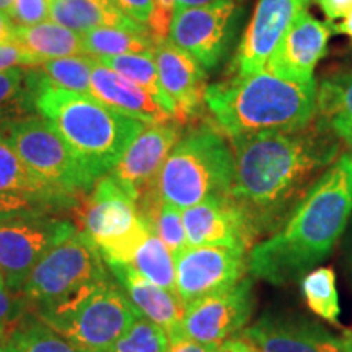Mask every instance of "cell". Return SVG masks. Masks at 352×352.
<instances>
[{
	"instance_id": "20",
	"label": "cell",
	"mask_w": 352,
	"mask_h": 352,
	"mask_svg": "<svg viewBox=\"0 0 352 352\" xmlns=\"http://www.w3.org/2000/svg\"><path fill=\"white\" fill-rule=\"evenodd\" d=\"M90 95L114 111L132 120L142 121L144 124L173 121L144 88L100 63L95 64L91 72Z\"/></svg>"
},
{
	"instance_id": "15",
	"label": "cell",
	"mask_w": 352,
	"mask_h": 352,
	"mask_svg": "<svg viewBox=\"0 0 352 352\" xmlns=\"http://www.w3.org/2000/svg\"><path fill=\"white\" fill-rule=\"evenodd\" d=\"M179 139V122L147 124L108 175H111L131 196L139 199L157 186L162 166Z\"/></svg>"
},
{
	"instance_id": "43",
	"label": "cell",
	"mask_w": 352,
	"mask_h": 352,
	"mask_svg": "<svg viewBox=\"0 0 352 352\" xmlns=\"http://www.w3.org/2000/svg\"><path fill=\"white\" fill-rule=\"evenodd\" d=\"M15 28L10 16L7 13L0 12V44H10L15 41Z\"/></svg>"
},
{
	"instance_id": "45",
	"label": "cell",
	"mask_w": 352,
	"mask_h": 352,
	"mask_svg": "<svg viewBox=\"0 0 352 352\" xmlns=\"http://www.w3.org/2000/svg\"><path fill=\"white\" fill-rule=\"evenodd\" d=\"M329 127H331L334 134L338 135V139H341L342 142H344L346 148H347L346 153L351 157V160H352V127L342 126V124H331Z\"/></svg>"
},
{
	"instance_id": "31",
	"label": "cell",
	"mask_w": 352,
	"mask_h": 352,
	"mask_svg": "<svg viewBox=\"0 0 352 352\" xmlns=\"http://www.w3.org/2000/svg\"><path fill=\"white\" fill-rule=\"evenodd\" d=\"M95 64V57L80 54L44 60L38 67L39 72L57 87L74 94L90 95V78Z\"/></svg>"
},
{
	"instance_id": "6",
	"label": "cell",
	"mask_w": 352,
	"mask_h": 352,
	"mask_svg": "<svg viewBox=\"0 0 352 352\" xmlns=\"http://www.w3.org/2000/svg\"><path fill=\"white\" fill-rule=\"evenodd\" d=\"M142 316L122 287L108 279L74 290L38 318L80 352H104Z\"/></svg>"
},
{
	"instance_id": "27",
	"label": "cell",
	"mask_w": 352,
	"mask_h": 352,
	"mask_svg": "<svg viewBox=\"0 0 352 352\" xmlns=\"http://www.w3.org/2000/svg\"><path fill=\"white\" fill-rule=\"evenodd\" d=\"M127 266L151 283L176 294L175 256L155 233H151L145 239Z\"/></svg>"
},
{
	"instance_id": "28",
	"label": "cell",
	"mask_w": 352,
	"mask_h": 352,
	"mask_svg": "<svg viewBox=\"0 0 352 352\" xmlns=\"http://www.w3.org/2000/svg\"><path fill=\"white\" fill-rule=\"evenodd\" d=\"M316 118L352 127V70L323 78L316 88Z\"/></svg>"
},
{
	"instance_id": "4",
	"label": "cell",
	"mask_w": 352,
	"mask_h": 352,
	"mask_svg": "<svg viewBox=\"0 0 352 352\" xmlns=\"http://www.w3.org/2000/svg\"><path fill=\"white\" fill-rule=\"evenodd\" d=\"M33 108L101 178L116 166L147 124L108 108L91 95L74 94L30 70Z\"/></svg>"
},
{
	"instance_id": "50",
	"label": "cell",
	"mask_w": 352,
	"mask_h": 352,
	"mask_svg": "<svg viewBox=\"0 0 352 352\" xmlns=\"http://www.w3.org/2000/svg\"><path fill=\"white\" fill-rule=\"evenodd\" d=\"M0 287H2V289H7L6 277H3V272H2V270H0Z\"/></svg>"
},
{
	"instance_id": "24",
	"label": "cell",
	"mask_w": 352,
	"mask_h": 352,
	"mask_svg": "<svg viewBox=\"0 0 352 352\" xmlns=\"http://www.w3.org/2000/svg\"><path fill=\"white\" fill-rule=\"evenodd\" d=\"M13 43L19 44L41 63L59 57L85 54L82 34L56 21H43L33 26H16Z\"/></svg>"
},
{
	"instance_id": "2",
	"label": "cell",
	"mask_w": 352,
	"mask_h": 352,
	"mask_svg": "<svg viewBox=\"0 0 352 352\" xmlns=\"http://www.w3.org/2000/svg\"><path fill=\"white\" fill-rule=\"evenodd\" d=\"M352 215V160L342 153L307 191L287 220L248 253V271L270 284L302 279L327 259Z\"/></svg>"
},
{
	"instance_id": "14",
	"label": "cell",
	"mask_w": 352,
	"mask_h": 352,
	"mask_svg": "<svg viewBox=\"0 0 352 352\" xmlns=\"http://www.w3.org/2000/svg\"><path fill=\"white\" fill-rule=\"evenodd\" d=\"M256 352H352V331L340 336L315 321L266 314L245 329Z\"/></svg>"
},
{
	"instance_id": "1",
	"label": "cell",
	"mask_w": 352,
	"mask_h": 352,
	"mask_svg": "<svg viewBox=\"0 0 352 352\" xmlns=\"http://www.w3.org/2000/svg\"><path fill=\"white\" fill-rule=\"evenodd\" d=\"M230 147L233 179L228 197L256 240L280 228L341 152L338 135L318 118L297 131L233 138Z\"/></svg>"
},
{
	"instance_id": "25",
	"label": "cell",
	"mask_w": 352,
	"mask_h": 352,
	"mask_svg": "<svg viewBox=\"0 0 352 352\" xmlns=\"http://www.w3.org/2000/svg\"><path fill=\"white\" fill-rule=\"evenodd\" d=\"M95 60L144 88L147 94L153 96V100L160 104V108L168 114L171 120H176V108L162 87L155 60H153V51L140 52V54L100 56L95 57Z\"/></svg>"
},
{
	"instance_id": "16",
	"label": "cell",
	"mask_w": 352,
	"mask_h": 352,
	"mask_svg": "<svg viewBox=\"0 0 352 352\" xmlns=\"http://www.w3.org/2000/svg\"><path fill=\"white\" fill-rule=\"evenodd\" d=\"M311 2L314 0H258L236 50V76L264 70L277 43Z\"/></svg>"
},
{
	"instance_id": "36",
	"label": "cell",
	"mask_w": 352,
	"mask_h": 352,
	"mask_svg": "<svg viewBox=\"0 0 352 352\" xmlns=\"http://www.w3.org/2000/svg\"><path fill=\"white\" fill-rule=\"evenodd\" d=\"M16 26H33L51 16V0H15L8 13Z\"/></svg>"
},
{
	"instance_id": "22",
	"label": "cell",
	"mask_w": 352,
	"mask_h": 352,
	"mask_svg": "<svg viewBox=\"0 0 352 352\" xmlns=\"http://www.w3.org/2000/svg\"><path fill=\"white\" fill-rule=\"evenodd\" d=\"M51 19L78 34L96 28L151 32L126 16L113 0H51Z\"/></svg>"
},
{
	"instance_id": "23",
	"label": "cell",
	"mask_w": 352,
	"mask_h": 352,
	"mask_svg": "<svg viewBox=\"0 0 352 352\" xmlns=\"http://www.w3.org/2000/svg\"><path fill=\"white\" fill-rule=\"evenodd\" d=\"M0 195L32 197L46 202L52 208H67L76 204V197L56 191L34 175L3 139H0Z\"/></svg>"
},
{
	"instance_id": "3",
	"label": "cell",
	"mask_w": 352,
	"mask_h": 352,
	"mask_svg": "<svg viewBox=\"0 0 352 352\" xmlns=\"http://www.w3.org/2000/svg\"><path fill=\"white\" fill-rule=\"evenodd\" d=\"M316 80L300 83L267 70L208 85L204 104L228 139L297 131L316 118Z\"/></svg>"
},
{
	"instance_id": "34",
	"label": "cell",
	"mask_w": 352,
	"mask_h": 352,
	"mask_svg": "<svg viewBox=\"0 0 352 352\" xmlns=\"http://www.w3.org/2000/svg\"><path fill=\"white\" fill-rule=\"evenodd\" d=\"M26 103L33 104L30 70L12 67L0 72V116L16 109H26Z\"/></svg>"
},
{
	"instance_id": "41",
	"label": "cell",
	"mask_w": 352,
	"mask_h": 352,
	"mask_svg": "<svg viewBox=\"0 0 352 352\" xmlns=\"http://www.w3.org/2000/svg\"><path fill=\"white\" fill-rule=\"evenodd\" d=\"M222 342H204L189 340V338H176L170 341L166 352H217Z\"/></svg>"
},
{
	"instance_id": "40",
	"label": "cell",
	"mask_w": 352,
	"mask_h": 352,
	"mask_svg": "<svg viewBox=\"0 0 352 352\" xmlns=\"http://www.w3.org/2000/svg\"><path fill=\"white\" fill-rule=\"evenodd\" d=\"M113 2L135 23L148 26V20H151L153 10V0H113Z\"/></svg>"
},
{
	"instance_id": "35",
	"label": "cell",
	"mask_w": 352,
	"mask_h": 352,
	"mask_svg": "<svg viewBox=\"0 0 352 352\" xmlns=\"http://www.w3.org/2000/svg\"><path fill=\"white\" fill-rule=\"evenodd\" d=\"M54 208L46 202L32 199V197L0 195V226L12 220L32 217V215L47 214Z\"/></svg>"
},
{
	"instance_id": "32",
	"label": "cell",
	"mask_w": 352,
	"mask_h": 352,
	"mask_svg": "<svg viewBox=\"0 0 352 352\" xmlns=\"http://www.w3.org/2000/svg\"><path fill=\"white\" fill-rule=\"evenodd\" d=\"M168 334L153 321L139 316L129 329L104 352H166Z\"/></svg>"
},
{
	"instance_id": "17",
	"label": "cell",
	"mask_w": 352,
	"mask_h": 352,
	"mask_svg": "<svg viewBox=\"0 0 352 352\" xmlns=\"http://www.w3.org/2000/svg\"><path fill=\"white\" fill-rule=\"evenodd\" d=\"M331 33L328 23L316 20L305 10L277 43L264 70L292 82L315 80V67L327 56Z\"/></svg>"
},
{
	"instance_id": "38",
	"label": "cell",
	"mask_w": 352,
	"mask_h": 352,
	"mask_svg": "<svg viewBox=\"0 0 352 352\" xmlns=\"http://www.w3.org/2000/svg\"><path fill=\"white\" fill-rule=\"evenodd\" d=\"M13 290L0 287V321L19 323L25 318L30 302L21 292L12 294Z\"/></svg>"
},
{
	"instance_id": "11",
	"label": "cell",
	"mask_w": 352,
	"mask_h": 352,
	"mask_svg": "<svg viewBox=\"0 0 352 352\" xmlns=\"http://www.w3.org/2000/svg\"><path fill=\"white\" fill-rule=\"evenodd\" d=\"M77 232L72 222L46 214L12 220L0 226V270L8 290L20 292L33 267Z\"/></svg>"
},
{
	"instance_id": "13",
	"label": "cell",
	"mask_w": 352,
	"mask_h": 352,
	"mask_svg": "<svg viewBox=\"0 0 352 352\" xmlns=\"http://www.w3.org/2000/svg\"><path fill=\"white\" fill-rule=\"evenodd\" d=\"M245 246L204 245L188 246L175 259L176 296L184 305L240 283L248 274Z\"/></svg>"
},
{
	"instance_id": "26",
	"label": "cell",
	"mask_w": 352,
	"mask_h": 352,
	"mask_svg": "<svg viewBox=\"0 0 352 352\" xmlns=\"http://www.w3.org/2000/svg\"><path fill=\"white\" fill-rule=\"evenodd\" d=\"M83 51L91 57L140 54L155 47L151 32H131L120 28H96L82 34Z\"/></svg>"
},
{
	"instance_id": "12",
	"label": "cell",
	"mask_w": 352,
	"mask_h": 352,
	"mask_svg": "<svg viewBox=\"0 0 352 352\" xmlns=\"http://www.w3.org/2000/svg\"><path fill=\"white\" fill-rule=\"evenodd\" d=\"M254 305L253 277L245 276L235 285L188 303L182 323L168 340L189 338L204 342H223L246 327Z\"/></svg>"
},
{
	"instance_id": "19",
	"label": "cell",
	"mask_w": 352,
	"mask_h": 352,
	"mask_svg": "<svg viewBox=\"0 0 352 352\" xmlns=\"http://www.w3.org/2000/svg\"><path fill=\"white\" fill-rule=\"evenodd\" d=\"M182 214L188 246L230 245L252 250L256 245L245 215L228 196L210 197Z\"/></svg>"
},
{
	"instance_id": "7",
	"label": "cell",
	"mask_w": 352,
	"mask_h": 352,
	"mask_svg": "<svg viewBox=\"0 0 352 352\" xmlns=\"http://www.w3.org/2000/svg\"><path fill=\"white\" fill-rule=\"evenodd\" d=\"M0 139L10 145L34 175L65 196L77 199L98 179L43 118L6 121L0 126Z\"/></svg>"
},
{
	"instance_id": "46",
	"label": "cell",
	"mask_w": 352,
	"mask_h": 352,
	"mask_svg": "<svg viewBox=\"0 0 352 352\" xmlns=\"http://www.w3.org/2000/svg\"><path fill=\"white\" fill-rule=\"evenodd\" d=\"M329 28H331L333 33L346 34L352 39V10L347 13V15L342 19L340 23H328Z\"/></svg>"
},
{
	"instance_id": "18",
	"label": "cell",
	"mask_w": 352,
	"mask_h": 352,
	"mask_svg": "<svg viewBox=\"0 0 352 352\" xmlns=\"http://www.w3.org/2000/svg\"><path fill=\"white\" fill-rule=\"evenodd\" d=\"M153 60L162 87L176 108V121L195 120L204 104L208 72L195 57L179 50L168 38L155 39Z\"/></svg>"
},
{
	"instance_id": "49",
	"label": "cell",
	"mask_w": 352,
	"mask_h": 352,
	"mask_svg": "<svg viewBox=\"0 0 352 352\" xmlns=\"http://www.w3.org/2000/svg\"><path fill=\"white\" fill-rule=\"evenodd\" d=\"M13 2H15V0H0V12H3V13H10V10H12V6H13Z\"/></svg>"
},
{
	"instance_id": "44",
	"label": "cell",
	"mask_w": 352,
	"mask_h": 352,
	"mask_svg": "<svg viewBox=\"0 0 352 352\" xmlns=\"http://www.w3.org/2000/svg\"><path fill=\"white\" fill-rule=\"evenodd\" d=\"M217 352H256V349L243 338H236V340L223 341Z\"/></svg>"
},
{
	"instance_id": "30",
	"label": "cell",
	"mask_w": 352,
	"mask_h": 352,
	"mask_svg": "<svg viewBox=\"0 0 352 352\" xmlns=\"http://www.w3.org/2000/svg\"><path fill=\"white\" fill-rule=\"evenodd\" d=\"M302 294L308 308L328 323L338 324L341 315L336 274L331 267H315L302 277Z\"/></svg>"
},
{
	"instance_id": "9",
	"label": "cell",
	"mask_w": 352,
	"mask_h": 352,
	"mask_svg": "<svg viewBox=\"0 0 352 352\" xmlns=\"http://www.w3.org/2000/svg\"><path fill=\"white\" fill-rule=\"evenodd\" d=\"M108 277V266L100 250L85 233L77 230L33 267L20 292L39 311L74 290Z\"/></svg>"
},
{
	"instance_id": "42",
	"label": "cell",
	"mask_w": 352,
	"mask_h": 352,
	"mask_svg": "<svg viewBox=\"0 0 352 352\" xmlns=\"http://www.w3.org/2000/svg\"><path fill=\"white\" fill-rule=\"evenodd\" d=\"M329 23L342 20L352 10V0H316Z\"/></svg>"
},
{
	"instance_id": "21",
	"label": "cell",
	"mask_w": 352,
	"mask_h": 352,
	"mask_svg": "<svg viewBox=\"0 0 352 352\" xmlns=\"http://www.w3.org/2000/svg\"><path fill=\"white\" fill-rule=\"evenodd\" d=\"M108 270L120 280L127 298L144 318L164 328L168 336L175 333L186 311L182 298L171 290L147 280L127 264H113Z\"/></svg>"
},
{
	"instance_id": "39",
	"label": "cell",
	"mask_w": 352,
	"mask_h": 352,
	"mask_svg": "<svg viewBox=\"0 0 352 352\" xmlns=\"http://www.w3.org/2000/svg\"><path fill=\"white\" fill-rule=\"evenodd\" d=\"M39 64L41 60L26 52L19 44H0V72L12 67H34Z\"/></svg>"
},
{
	"instance_id": "51",
	"label": "cell",
	"mask_w": 352,
	"mask_h": 352,
	"mask_svg": "<svg viewBox=\"0 0 352 352\" xmlns=\"http://www.w3.org/2000/svg\"><path fill=\"white\" fill-rule=\"evenodd\" d=\"M349 266H351V276H352V240L349 246Z\"/></svg>"
},
{
	"instance_id": "33",
	"label": "cell",
	"mask_w": 352,
	"mask_h": 352,
	"mask_svg": "<svg viewBox=\"0 0 352 352\" xmlns=\"http://www.w3.org/2000/svg\"><path fill=\"white\" fill-rule=\"evenodd\" d=\"M183 210L175 208L168 202H160V206L148 217H145L151 223L152 232L166 245L175 259L188 248L186 232L183 226ZM142 215V214H140Z\"/></svg>"
},
{
	"instance_id": "8",
	"label": "cell",
	"mask_w": 352,
	"mask_h": 352,
	"mask_svg": "<svg viewBox=\"0 0 352 352\" xmlns=\"http://www.w3.org/2000/svg\"><path fill=\"white\" fill-rule=\"evenodd\" d=\"M82 232L100 250L107 266L129 264L139 246L153 233L139 212L138 199L108 173L94 184Z\"/></svg>"
},
{
	"instance_id": "5",
	"label": "cell",
	"mask_w": 352,
	"mask_h": 352,
	"mask_svg": "<svg viewBox=\"0 0 352 352\" xmlns=\"http://www.w3.org/2000/svg\"><path fill=\"white\" fill-rule=\"evenodd\" d=\"M233 179V152L222 132L201 126L171 148L157 178L162 201L178 209L228 196Z\"/></svg>"
},
{
	"instance_id": "48",
	"label": "cell",
	"mask_w": 352,
	"mask_h": 352,
	"mask_svg": "<svg viewBox=\"0 0 352 352\" xmlns=\"http://www.w3.org/2000/svg\"><path fill=\"white\" fill-rule=\"evenodd\" d=\"M16 323H6V321H0V344H3L10 336L13 328H15Z\"/></svg>"
},
{
	"instance_id": "29",
	"label": "cell",
	"mask_w": 352,
	"mask_h": 352,
	"mask_svg": "<svg viewBox=\"0 0 352 352\" xmlns=\"http://www.w3.org/2000/svg\"><path fill=\"white\" fill-rule=\"evenodd\" d=\"M0 352H80L41 320L23 318L15 324Z\"/></svg>"
},
{
	"instance_id": "10",
	"label": "cell",
	"mask_w": 352,
	"mask_h": 352,
	"mask_svg": "<svg viewBox=\"0 0 352 352\" xmlns=\"http://www.w3.org/2000/svg\"><path fill=\"white\" fill-rule=\"evenodd\" d=\"M243 7L239 0H223L202 7H179L171 20L168 39L188 52L206 72L217 69L235 43Z\"/></svg>"
},
{
	"instance_id": "47",
	"label": "cell",
	"mask_w": 352,
	"mask_h": 352,
	"mask_svg": "<svg viewBox=\"0 0 352 352\" xmlns=\"http://www.w3.org/2000/svg\"><path fill=\"white\" fill-rule=\"evenodd\" d=\"M176 8L179 7H202V6H210V3L223 2V0H175Z\"/></svg>"
},
{
	"instance_id": "37",
	"label": "cell",
	"mask_w": 352,
	"mask_h": 352,
	"mask_svg": "<svg viewBox=\"0 0 352 352\" xmlns=\"http://www.w3.org/2000/svg\"><path fill=\"white\" fill-rule=\"evenodd\" d=\"M176 10L175 0H153V10L148 20V30L155 39H166L170 34L171 20Z\"/></svg>"
}]
</instances>
